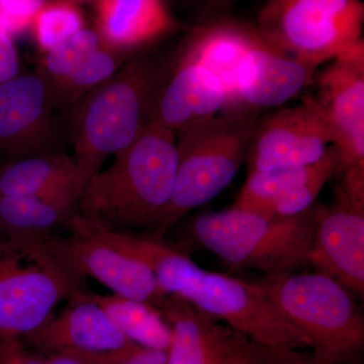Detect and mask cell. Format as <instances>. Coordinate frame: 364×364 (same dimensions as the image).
Returning a JSON list of instances; mask_svg holds the SVG:
<instances>
[{"label": "cell", "instance_id": "cell-30", "mask_svg": "<svg viewBox=\"0 0 364 364\" xmlns=\"http://www.w3.org/2000/svg\"><path fill=\"white\" fill-rule=\"evenodd\" d=\"M341 172L343 178L340 188L354 208L364 210V163L351 165Z\"/></svg>", "mask_w": 364, "mask_h": 364}, {"label": "cell", "instance_id": "cell-9", "mask_svg": "<svg viewBox=\"0 0 364 364\" xmlns=\"http://www.w3.org/2000/svg\"><path fill=\"white\" fill-rule=\"evenodd\" d=\"M64 232L53 235L41 244L67 272L78 279L97 280L112 294L159 310L167 296L145 262L107 241L92 223L77 213L69 219Z\"/></svg>", "mask_w": 364, "mask_h": 364}, {"label": "cell", "instance_id": "cell-19", "mask_svg": "<svg viewBox=\"0 0 364 364\" xmlns=\"http://www.w3.org/2000/svg\"><path fill=\"white\" fill-rule=\"evenodd\" d=\"M159 311L172 333L168 364H225L227 328L176 294L167 296Z\"/></svg>", "mask_w": 364, "mask_h": 364}, {"label": "cell", "instance_id": "cell-32", "mask_svg": "<svg viewBox=\"0 0 364 364\" xmlns=\"http://www.w3.org/2000/svg\"><path fill=\"white\" fill-rule=\"evenodd\" d=\"M4 364H44V356L40 352L28 349L21 340L2 341Z\"/></svg>", "mask_w": 364, "mask_h": 364}, {"label": "cell", "instance_id": "cell-1", "mask_svg": "<svg viewBox=\"0 0 364 364\" xmlns=\"http://www.w3.org/2000/svg\"><path fill=\"white\" fill-rule=\"evenodd\" d=\"M98 233L152 269L165 296L176 294L235 331L274 346L311 348L306 335L294 327L256 282L208 272L165 238L114 233L95 224Z\"/></svg>", "mask_w": 364, "mask_h": 364}, {"label": "cell", "instance_id": "cell-14", "mask_svg": "<svg viewBox=\"0 0 364 364\" xmlns=\"http://www.w3.org/2000/svg\"><path fill=\"white\" fill-rule=\"evenodd\" d=\"M309 264L363 298L364 210L354 208L341 188L332 208L320 205Z\"/></svg>", "mask_w": 364, "mask_h": 364}, {"label": "cell", "instance_id": "cell-33", "mask_svg": "<svg viewBox=\"0 0 364 364\" xmlns=\"http://www.w3.org/2000/svg\"><path fill=\"white\" fill-rule=\"evenodd\" d=\"M114 364H168L166 350L138 346Z\"/></svg>", "mask_w": 364, "mask_h": 364}, {"label": "cell", "instance_id": "cell-25", "mask_svg": "<svg viewBox=\"0 0 364 364\" xmlns=\"http://www.w3.org/2000/svg\"><path fill=\"white\" fill-rule=\"evenodd\" d=\"M225 364H318L312 353L260 343L235 330L225 334Z\"/></svg>", "mask_w": 364, "mask_h": 364}, {"label": "cell", "instance_id": "cell-28", "mask_svg": "<svg viewBox=\"0 0 364 364\" xmlns=\"http://www.w3.org/2000/svg\"><path fill=\"white\" fill-rule=\"evenodd\" d=\"M104 44L97 31L82 28L70 39L46 53L39 70L44 74L52 91L58 87L73 69Z\"/></svg>", "mask_w": 364, "mask_h": 364}, {"label": "cell", "instance_id": "cell-12", "mask_svg": "<svg viewBox=\"0 0 364 364\" xmlns=\"http://www.w3.org/2000/svg\"><path fill=\"white\" fill-rule=\"evenodd\" d=\"M334 134L314 97L259 121L245 164L249 172L315 164L334 144Z\"/></svg>", "mask_w": 364, "mask_h": 364}, {"label": "cell", "instance_id": "cell-11", "mask_svg": "<svg viewBox=\"0 0 364 364\" xmlns=\"http://www.w3.org/2000/svg\"><path fill=\"white\" fill-rule=\"evenodd\" d=\"M58 316L52 314L21 340L40 353H66L90 364H114L139 345L107 317L86 289H76Z\"/></svg>", "mask_w": 364, "mask_h": 364}, {"label": "cell", "instance_id": "cell-6", "mask_svg": "<svg viewBox=\"0 0 364 364\" xmlns=\"http://www.w3.org/2000/svg\"><path fill=\"white\" fill-rule=\"evenodd\" d=\"M258 123L256 114H218L177 132L173 195L151 237L164 238L191 210L210 202L233 181L246 163Z\"/></svg>", "mask_w": 364, "mask_h": 364}, {"label": "cell", "instance_id": "cell-10", "mask_svg": "<svg viewBox=\"0 0 364 364\" xmlns=\"http://www.w3.org/2000/svg\"><path fill=\"white\" fill-rule=\"evenodd\" d=\"M51 86L37 69L0 85V166L61 152L64 130Z\"/></svg>", "mask_w": 364, "mask_h": 364}, {"label": "cell", "instance_id": "cell-18", "mask_svg": "<svg viewBox=\"0 0 364 364\" xmlns=\"http://www.w3.org/2000/svg\"><path fill=\"white\" fill-rule=\"evenodd\" d=\"M97 23L105 45L130 54L177 26L164 0H97Z\"/></svg>", "mask_w": 364, "mask_h": 364}, {"label": "cell", "instance_id": "cell-8", "mask_svg": "<svg viewBox=\"0 0 364 364\" xmlns=\"http://www.w3.org/2000/svg\"><path fill=\"white\" fill-rule=\"evenodd\" d=\"M81 287L39 242L0 239V341H21Z\"/></svg>", "mask_w": 364, "mask_h": 364}, {"label": "cell", "instance_id": "cell-17", "mask_svg": "<svg viewBox=\"0 0 364 364\" xmlns=\"http://www.w3.org/2000/svg\"><path fill=\"white\" fill-rule=\"evenodd\" d=\"M263 39L257 26L221 20L196 28L182 49V58L205 67L221 81L225 105L220 114H245L237 90V71L244 56Z\"/></svg>", "mask_w": 364, "mask_h": 364}, {"label": "cell", "instance_id": "cell-2", "mask_svg": "<svg viewBox=\"0 0 364 364\" xmlns=\"http://www.w3.org/2000/svg\"><path fill=\"white\" fill-rule=\"evenodd\" d=\"M176 135L148 122L135 141L107 169L91 174L77 214L114 233H155L173 195Z\"/></svg>", "mask_w": 364, "mask_h": 364}, {"label": "cell", "instance_id": "cell-37", "mask_svg": "<svg viewBox=\"0 0 364 364\" xmlns=\"http://www.w3.org/2000/svg\"><path fill=\"white\" fill-rule=\"evenodd\" d=\"M1 353H2V349H1ZM2 364H4V360H2Z\"/></svg>", "mask_w": 364, "mask_h": 364}, {"label": "cell", "instance_id": "cell-13", "mask_svg": "<svg viewBox=\"0 0 364 364\" xmlns=\"http://www.w3.org/2000/svg\"><path fill=\"white\" fill-rule=\"evenodd\" d=\"M316 102L334 134L340 172L364 163V54L335 59L318 79Z\"/></svg>", "mask_w": 364, "mask_h": 364}, {"label": "cell", "instance_id": "cell-21", "mask_svg": "<svg viewBox=\"0 0 364 364\" xmlns=\"http://www.w3.org/2000/svg\"><path fill=\"white\" fill-rule=\"evenodd\" d=\"M78 196H0V239L43 242L65 230Z\"/></svg>", "mask_w": 364, "mask_h": 364}, {"label": "cell", "instance_id": "cell-31", "mask_svg": "<svg viewBox=\"0 0 364 364\" xmlns=\"http://www.w3.org/2000/svg\"><path fill=\"white\" fill-rule=\"evenodd\" d=\"M20 73V58L13 36L0 28V85Z\"/></svg>", "mask_w": 364, "mask_h": 364}, {"label": "cell", "instance_id": "cell-24", "mask_svg": "<svg viewBox=\"0 0 364 364\" xmlns=\"http://www.w3.org/2000/svg\"><path fill=\"white\" fill-rule=\"evenodd\" d=\"M312 165L249 172L232 208L265 219L275 218V205L289 189L305 181Z\"/></svg>", "mask_w": 364, "mask_h": 364}, {"label": "cell", "instance_id": "cell-26", "mask_svg": "<svg viewBox=\"0 0 364 364\" xmlns=\"http://www.w3.org/2000/svg\"><path fill=\"white\" fill-rule=\"evenodd\" d=\"M31 28L41 51L48 53L85 28V21L70 0H53L46 2Z\"/></svg>", "mask_w": 364, "mask_h": 364}, {"label": "cell", "instance_id": "cell-7", "mask_svg": "<svg viewBox=\"0 0 364 364\" xmlns=\"http://www.w3.org/2000/svg\"><path fill=\"white\" fill-rule=\"evenodd\" d=\"M360 0H264L258 26L270 42L316 67L364 54Z\"/></svg>", "mask_w": 364, "mask_h": 364}, {"label": "cell", "instance_id": "cell-20", "mask_svg": "<svg viewBox=\"0 0 364 364\" xmlns=\"http://www.w3.org/2000/svg\"><path fill=\"white\" fill-rule=\"evenodd\" d=\"M87 174L61 152L38 155L0 166V196H74L80 198Z\"/></svg>", "mask_w": 364, "mask_h": 364}, {"label": "cell", "instance_id": "cell-4", "mask_svg": "<svg viewBox=\"0 0 364 364\" xmlns=\"http://www.w3.org/2000/svg\"><path fill=\"white\" fill-rule=\"evenodd\" d=\"M320 205L291 217L265 219L235 208L196 218V241L236 269L265 275L296 272L309 264Z\"/></svg>", "mask_w": 364, "mask_h": 364}, {"label": "cell", "instance_id": "cell-23", "mask_svg": "<svg viewBox=\"0 0 364 364\" xmlns=\"http://www.w3.org/2000/svg\"><path fill=\"white\" fill-rule=\"evenodd\" d=\"M133 55L112 49L104 43L53 90L57 111H69L90 91L112 78Z\"/></svg>", "mask_w": 364, "mask_h": 364}, {"label": "cell", "instance_id": "cell-22", "mask_svg": "<svg viewBox=\"0 0 364 364\" xmlns=\"http://www.w3.org/2000/svg\"><path fill=\"white\" fill-rule=\"evenodd\" d=\"M117 329L139 346L168 350L172 333L155 306L117 294L91 293Z\"/></svg>", "mask_w": 364, "mask_h": 364}, {"label": "cell", "instance_id": "cell-27", "mask_svg": "<svg viewBox=\"0 0 364 364\" xmlns=\"http://www.w3.org/2000/svg\"><path fill=\"white\" fill-rule=\"evenodd\" d=\"M340 172L338 151L329 146L324 156L313 164L305 181L289 189L275 205V217H291L312 207L325 184Z\"/></svg>", "mask_w": 364, "mask_h": 364}, {"label": "cell", "instance_id": "cell-36", "mask_svg": "<svg viewBox=\"0 0 364 364\" xmlns=\"http://www.w3.org/2000/svg\"><path fill=\"white\" fill-rule=\"evenodd\" d=\"M1 342L0 341V364H2Z\"/></svg>", "mask_w": 364, "mask_h": 364}, {"label": "cell", "instance_id": "cell-29", "mask_svg": "<svg viewBox=\"0 0 364 364\" xmlns=\"http://www.w3.org/2000/svg\"><path fill=\"white\" fill-rule=\"evenodd\" d=\"M47 0H0V28L9 35L31 28Z\"/></svg>", "mask_w": 364, "mask_h": 364}, {"label": "cell", "instance_id": "cell-15", "mask_svg": "<svg viewBox=\"0 0 364 364\" xmlns=\"http://www.w3.org/2000/svg\"><path fill=\"white\" fill-rule=\"evenodd\" d=\"M317 68L282 51L264 36L242 59L237 90L243 114L279 107L312 85Z\"/></svg>", "mask_w": 364, "mask_h": 364}, {"label": "cell", "instance_id": "cell-35", "mask_svg": "<svg viewBox=\"0 0 364 364\" xmlns=\"http://www.w3.org/2000/svg\"><path fill=\"white\" fill-rule=\"evenodd\" d=\"M195 1H203L205 2L207 6H212L215 7H224L229 6L230 4L234 1V0H195Z\"/></svg>", "mask_w": 364, "mask_h": 364}, {"label": "cell", "instance_id": "cell-34", "mask_svg": "<svg viewBox=\"0 0 364 364\" xmlns=\"http://www.w3.org/2000/svg\"><path fill=\"white\" fill-rule=\"evenodd\" d=\"M43 354V353H42ZM44 356V364H90L77 356L66 353H47Z\"/></svg>", "mask_w": 364, "mask_h": 364}, {"label": "cell", "instance_id": "cell-5", "mask_svg": "<svg viewBox=\"0 0 364 364\" xmlns=\"http://www.w3.org/2000/svg\"><path fill=\"white\" fill-rule=\"evenodd\" d=\"M255 282L309 337L318 364H358L364 318L348 289L321 272L280 273Z\"/></svg>", "mask_w": 364, "mask_h": 364}, {"label": "cell", "instance_id": "cell-16", "mask_svg": "<svg viewBox=\"0 0 364 364\" xmlns=\"http://www.w3.org/2000/svg\"><path fill=\"white\" fill-rule=\"evenodd\" d=\"M225 91L207 68L179 56L157 91L149 121L177 133L184 127L221 114Z\"/></svg>", "mask_w": 364, "mask_h": 364}, {"label": "cell", "instance_id": "cell-3", "mask_svg": "<svg viewBox=\"0 0 364 364\" xmlns=\"http://www.w3.org/2000/svg\"><path fill=\"white\" fill-rule=\"evenodd\" d=\"M165 75L147 56L133 55L112 78L69 109L67 131L74 159L88 176L136 140L149 122Z\"/></svg>", "mask_w": 364, "mask_h": 364}]
</instances>
